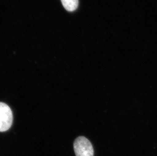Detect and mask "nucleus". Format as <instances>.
<instances>
[{
	"label": "nucleus",
	"instance_id": "obj_1",
	"mask_svg": "<svg viewBox=\"0 0 157 156\" xmlns=\"http://www.w3.org/2000/svg\"><path fill=\"white\" fill-rule=\"evenodd\" d=\"M73 146L76 156H94L93 147L86 137H77L74 141Z\"/></svg>",
	"mask_w": 157,
	"mask_h": 156
},
{
	"label": "nucleus",
	"instance_id": "obj_2",
	"mask_svg": "<svg viewBox=\"0 0 157 156\" xmlns=\"http://www.w3.org/2000/svg\"><path fill=\"white\" fill-rule=\"evenodd\" d=\"M13 122V114L6 103L0 102V132L7 131Z\"/></svg>",
	"mask_w": 157,
	"mask_h": 156
},
{
	"label": "nucleus",
	"instance_id": "obj_3",
	"mask_svg": "<svg viewBox=\"0 0 157 156\" xmlns=\"http://www.w3.org/2000/svg\"><path fill=\"white\" fill-rule=\"evenodd\" d=\"M66 10L72 12L77 9L78 6V0H61Z\"/></svg>",
	"mask_w": 157,
	"mask_h": 156
}]
</instances>
